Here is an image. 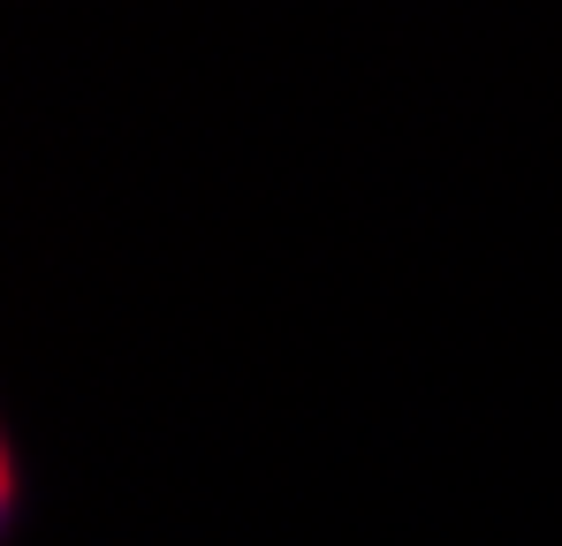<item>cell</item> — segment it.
Listing matches in <instances>:
<instances>
[]
</instances>
